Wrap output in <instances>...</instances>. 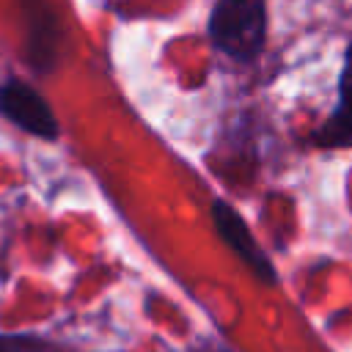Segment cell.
Masks as SVG:
<instances>
[{
  "label": "cell",
  "mask_w": 352,
  "mask_h": 352,
  "mask_svg": "<svg viewBox=\"0 0 352 352\" xmlns=\"http://www.w3.org/2000/svg\"><path fill=\"white\" fill-rule=\"evenodd\" d=\"M209 38L231 60H256L267 44L264 0H214L209 14Z\"/></svg>",
  "instance_id": "6da1fadb"
},
{
  "label": "cell",
  "mask_w": 352,
  "mask_h": 352,
  "mask_svg": "<svg viewBox=\"0 0 352 352\" xmlns=\"http://www.w3.org/2000/svg\"><path fill=\"white\" fill-rule=\"evenodd\" d=\"M0 113L28 135H36L41 140H58L60 135L58 118L44 96L22 80L0 82Z\"/></svg>",
  "instance_id": "7a4b0ae2"
},
{
  "label": "cell",
  "mask_w": 352,
  "mask_h": 352,
  "mask_svg": "<svg viewBox=\"0 0 352 352\" xmlns=\"http://www.w3.org/2000/svg\"><path fill=\"white\" fill-rule=\"evenodd\" d=\"M212 220H214V228L223 236V242L250 267V272L256 278H261L264 283L278 280V272H275L270 256L264 253V248L256 242V236L248 228V223L242 220V214L228 201H220V198L212 201Z\"/></svg>",
  "instance_id": "3957f363"
},
{
  "label": "cell",
  "mask_w": 352,
  "mask_h": 352,
  "mask_svg": "<svg viewBox=\"0 0 352 352\" xmlns=\"http://www.w3.org/2000/svg\"><path fill=\"white\" fill-rule=\"evenodd\" d=\"M314 143L324 148L352 146V44L346 50L341 80H338V104L330 113V118L314 132Z\"/></svg>",
  "instance_id": "277c9868"
},
{
  "label": "cell",
  "mask_w": 352,
  "mask_h": 352,
  "mask_svg": "<svg viewBox=\"0 0 352 352\" xmlns=\"http://www.w3.org/2000/svg\"><path fill=\"white\" fill-rule=\"evenodd\" d=\"M0 352H66L58 341L36 333H0Z\"/></svg>",
  "instance_id": "5b68a950"
}]
</instances>
